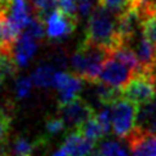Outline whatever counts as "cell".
<instances>
[{
	"mask_svg": "<svg viewBox=\"0 0 156 156\" xmlns=\"http://www.w3.org/2000/svg\"><path fill=\"white\" fill-rule=\"evenodd\" d=\"M111 51L103 47L83 41L70 58L74 74L86 82L96 83L105 61L109 58Z\"/></svg>",
	"mask_w": 156,
	"mask_h": 156,
	"instance_id": "2",
	"label": "cell"
},
{
	"mask_svg": "<svg viewBox=\"0 0 156 156\" xmlns=\"http://www.w3.org/2000/svg\"><path fill=\"white\" fill-rule=\"evenodd\" d=\"M77 11L81 17H87L94 12V0H77Z\"/></svg>",
	"mask_w": 156,
	"mask_h": 156,
	"instance_id": "29",
	"label": "cell"
},
{
	"mask_svg": "<svg viewBox=\"0 0 156 156\" xmlns=\"http://www.w3.org/2000/svg\"><path fill=\"white\" fill-rule=\"evenodd\" d=\"M44 25L46 23L43 22L41 18L34 17V18H31V21L29 22V25L26 26L23 33H26L27 35H30L31 38L35 39V41H39V39H43V37H44V33H46Z\"/></svg>",
	"mask_w": 156,
	"mask_h": 156,
	"instance_id": "25",
	"label": "cell"
},
{
	"mask_svg": "<svg viewBox=\"0 0 156 156\" xmlns=\"http://www.w3.org/2000/svg\"><path fill=\"white\" fill-rule=\"evenodd\" d=\"M138 105L121 96L111 105L112 111V130L120 138H128L135 128Z\"/></svg>",
	"mask_w": 156,
	"mask_h": 156,
	"instance_id": "4",
	"label": "cell"
},
{
	"mask_svg": "<svg viewBox=\"0 0 156 156\" xmlns=\"http://www.w3.org/2000/svg\"><path fill=\"white\" fill-rule=\"evenodd\" d=\"M0 156H8V155H5V154H2V155H0ZM9 156H11V155H9Z\"/></svg>",
	"mask_w": 156,
	"mask_h": 156,
	"instance_id": "35",
	"label": "cell"
},
{
	"mask_svg": "<svg viewBox=\"0 0 156 156\" xmlns=\"http://www.w3.org/2000/svg\"><path fill=\"white\" fill-rule=\"evenodd\" d=\"M58 113L68 128L77 130L87 120L91 119L95 115V112L91 104L82 100L81 98H77L70 103L58 104Z\"/></svg>",
	"mask_w": 156,
	"mask_h": 156,
	"instance_id": "5",
	"label": "cell"
},
{
	"mask_svg": "<svg viewBox=\"0 0 156 156\" xmlns=\"http://www.w3.org/2000/svg\"><path fill=\"white\" fill-rule=\"evenodd\" d=\"M11 122H12V115L9 112V109L0 112V150L8 142Z\"/></svg>",
	"mask_w": 156,
	"mask_h": 156,
	"instance_id": "24",
	"label": "cell"
},
{
	"mask_svg": "<svg viewBox=\"0 0 156 156\" xmlns=\"http://www.w3.org/2000/svg\"><path fill=\"white\" fill-rule=\"evenodd\" d=\"M96 89H95V95L98 98L100 104H103L104 107H111L112 104L117 101L121 96V90L112 87L109 85L101 83V82H96L95 83Z\"/></svg>",
	"mask_w": 156,
	"mask_h": 156,
	"instance_id": "18",
	"label": "cell"
},
{
	"mask_svg": "<svg viewBox=\"0 0 156 156\" xmlns=\"http://www.w3.org/2000/svg\"><path fill=\"white\" fill-rule=\"evenodd\" d=\"M150 2V0H148ZM140 33L147 41L156 47V17L148 11V5L144 9L142 22H140Z\"/></svg>",
	"mask_w": 156,
	"mask_h": 156,
	"instance_id": "19",
	"label": "cell"
},
{
	"mask_svg": "<svg viewBox=\"0 0 156 156\" xmlns=\"http://www.w3.org/2000/svg\"><path fill=\"white\" fill-rule=\"evenodd\" d=\"M154 70H156V66H155V69H154ZM154 70H152V72H154Z\"/></svg>",
	"mask_w": 156,
	"mask_h": 156,
	"instance_id": "37",
	"label": "cell"
},
{
	"mask_svg": "<svg viewBox=\"0 0 156 156\" xmlns=\"http://www.w3.org/2000/svg\"><path fill=\"white\" fill-rule=\"evenodd\" d=\"M34 148H35V143L30 142L25 136H16L11 143L9 155L11 156H33Z\"/></svg>",
	"mask_w": 156,
	"mask_h": 156,
	"instance_id": "20",
	"label": "cell"
},
{
	"mask_svg": "<svg viewBox=\"0 0 156 156\" xmlns=\"http://www.w3.org/2000/svg\"><path fill=\"white\" fill-rule=\"evenodd\" d=\"M57 9L65 13L66 16L78 20V11H77V0H56Z\"/></svg>",
	"mask_w": 156,
	"mask_h": 156,
	"instance_id": "26",
	"label": "cell"
},
{
	"mask_svg": "<svg viewBox=\"0 0 156 156\" xmlns=\"http://www.w3.org/2000/svg\"><path fill=\"white\" fill-rule=\"evenodd\" d=\"M51 156H69L68 155V152L64 150V147H61V148H58V150H56L55 152H53Z\"/></svg>",
	"mask_w": 156,
	"mask_h": 156,
	"instance_id": "32",
	"label": "cell"
},
{
	"mask_svg": "<svg viewBox=\"0 0 156 156\" xmlns=\"http://www.w3.org/2000/svg\"><path fill=\"white\" fill-rule=\"evenodd\" d=\"M66 125L61 117H52V119L47 120L46 122V130L50 135H57L61 131H64Z\"/></svg>",
	"mask_w": 156,
	"mask_h": 156,
	"instance_id": "27",
	"label": "cell"
},
{
	"mask_svg": "<svg viewBox=\"0 0 156 156\" xmlns=\"http://www.w3.org/2000/svg\"><path fill=\"white\" fill-rule=\"evenodd\" d=\"M147 2V0H98V4L100 7L105 8L107 11L116 13L117 16L125 13L131 8L140 7Z\"/></svg>",
	"mask_w": 156,
	"mask_h": 156,
	"instance_id": "15",
	"label": "cell"
},
{
	"mask_svg": "<svg viewBox=\"0 0 156 156\" xmlns=\"http://www.w3.org/2000/svg\"><path fill=\"white\" fill-rule=\"evenodd\" d=\"M121 95L135 105L151 103L156 98V89L152 73L139 72L121 90Z\"/></svg>",
	"mask_w": 156,
	"mask_h": 156,
	"instance_id": "3",
	"label": "cell"
},
{
	"mask_svg": "<svg viewBox=\"0 0 156 156\" xmlns=\"http://www.w3.org/2000/svg\"><path fill=\"white\" fill-rule=\"evenodd\" d=\"M135 74L136 73L134 70H131L130 68L124 65L122 62H120L119 60L109 56V58L105 61L103 69L100 72L98 82H101V83L122 90Z\"/></svg>",
	"mask_w": 156,
	"mask_h": 156,
	"instance_id": "6",
	"label": "cell"
},
{
	"mask_svg": "<svg viewBox=\"0 0 156 156\" xmlns=\"http://www.w3.org/2000/svg\"><path fill=\"white\" fill-rule=\"evenodd\" d=\"M152 76H154V81H155V89H156V70L152 72Z\"/></svg>",
	"mask_w": 156,
	"mask_h": 156,
	"instance_id": "33",
	"label": "cell"
},
{
	"mask_svg": "<svg viewBox=\"0 0 156 156\" xmlns=\"http://www.w3.org/2000/svg\"><path fill=\"white\" fill-rule=\"evenodd\" d=\"M126 140L131 156H156V135L134 128Z\"/></svg>",
	"mask_w": 156,
	"mask_h": 156,
	"instance_id": "9",
	"label": "cell"
},
{
	"mask_svg": "<svg viewBox=\"0 0 156 156\" xmlns=\"http://www.w3.org/2000/svg\"><path fill=\"white\" fill-rule=\"evenodd\" d=\"M7 18L18 30H23L31 21L27 0H12Z\"/></svg>",
	"mask_w": 156,
	"mask_h": 156,
	"instance_id": "13",
	"label": "cell"
},
{
	"mask_svg": "<svg viewBox=\"0 0 156 156\" xmlns=\"http://www.w3.org/2000/svg\"><path fill=\"white\" fill-rule=\"evenodd\" d=\"M135 129L156 135V103L138 105L135 119Z\"/></svg>",
	"mask_w": 156,
	"mask_h": 156,
	"instance_id": "12",
	"label": "cell"
},
{
	"mask_svg": "<svg viewBox=\"0 0 156 156\" xmlns=\"http://www.w3.org/2000/svg\"><path fill=\"white\" fill-rule=\"evenodd\" d=\"M31 8L34 9L35 17L41 18L43 22L47 20V17L55 11V7H57L56 0H30Z\"/></svg>",
	"mask_w": 156,
	"mask_h": 156,
	"instance_id": "22",
	"label": "cell"
},
{
	"mask_svg": "<svg viewBox=\"0 0 156 156\" xmlns=\"http://www.w3.org/2000/svg\"><path fill=\"white\" fill-rule=\"evenodd\" d=\"M56 73V68L53 65H41L33 72L31 81L37 87H50L53 86Z\"/></svg>",
	"mask_w": 156,
	"mask_h": 156,
	"instance_id": "17",
	"label": "cell"
},
{
	"mask_svg": "<svg viewBox=\"0 0 156 156\" xmlns=\"http://www.w3.org/2000/svg\"><path fill=\"white\" fill-rule=\"evenodd\" d=\"M111 57H113L116 60H119L120 62H122L124 65L130 68V69L134 70L135 73L142 72V66H140L139 58L130 44H122L121 47L113 50L111 52Z\"/></svg>",
	"mask_w": 156,
	"mask_h": 156,
	"instance_id": "14",
	"label": "cell"
},
{
	"mask_svg": "<svg viewBox=\"0 0 156 156\" xmlns=\"http://www.w3.org/2000/svg\"><path fill=\"white\" fill-rule=\"evenodd\" d=\"M62 147L69 156H89L92 154L95 143L85 138L80 131L73 130L66 135Z\"/></svg>",
	"mask_w": 156,
	"mask_h": 156,
	"instance_id": "10",
	"label": "cell"
},
{
	"mask_svg": "<svg viewBox=\"0 0 156 156\" xmlns=\"http://www.w3.org/2000/svg\"><path fill=\"white\" fill-rule=\"evenodd\" d=\"M53 66H57V68H65L66 66V56L62 51H58L53 55Z\"/></svg>",
	"mask_w": 156,
	"mask_h": 156,
	"instance_id": "30",
	"label": "cell"
},
{
	"mask_svg": "<svg viewBox=\"0 0 156 156\" xmlns=\"http://www.w3.org/2000/svg\"><path fill=\"white\" fill-rule=\"evenodd\" d=\"M53 87L58 91V104H66L76 100L83 87V80L74 73L57 72L53 80Z\"/></svg>",
	"mask_w": 156,
	"mask_h": 156,
	"instance_id": "7",
	"label": "cell"
},
{
	"mask_svg": "<svg viewBox=\"0 0 156 156\" xmlns=\"http://www.w3.org/2000/svg\"><path fill=\"white\" fill-rule=\"evenodd\" d=\"M89 156H96V154H91V155H89Z\"/></svg>",
	"mask_w": 156,
	"mask_h": 156,
	"instance_id": "36",
	"label": "cell"
},
{
	"mask_svg": "<svg viewBox=\"0 0 156 156\" xmlns=\"http://www.w3.org/2000/svg\"><path fill=\"white\" fill-rule=\"evenodd\" d=\"M96 156H128L126 151L119 142L115 140H104L99 144L96 150Z\"/></svg>",
	"mask_w": 156,
	"mask_h": 156,
	"instance_id": "23",
	"label": "cell"
},
{
	"mask_svg": "<svg viewBox=\"0 0 156 156\" xmlns=\"http://www.w3.org/2000/svg\"><path fill=\"white\" fill-rule=\"evenodd\" d=\"M85 41L111 52L121 47L122 42L117 34V17L105 8L98 5L87 21Z\"/></svg>",
	"mask_w": 156,
	"mask_h": 156,
	"instance_id": "1",
	"label": "cell"
},
{
	"mask_svg": "<svg viewBox=\"0 0 156 156\" xmlns=\"http://www.w3.org/2000/svg\"><path fill=\"white\" fill-rule=\"evenodd\" d=\"M77 22V18L69 17L58 9H55L44 21L46 33L52 41H61L76 30Z\"/></svg>",
	"mask_w": 156,
	"mask_h": 156,
	"instance_id": "8",
	"label": "cell"
},
{
	"mask_svg": "<svg viewBox=\"0 0 156 156\" xmlns=\"http://www.w3.org/2000/svg\"><path fill=\"white\" fill-rule=\"evenodd\" d=\"M3 78H4V77H3L2 74H0V87H2V82H3Z\"/></svg>",
	"mask_w": 156,
	"mask_h": 156,
	"instance_id": "34",
	"label": "cell"
},
{
	"mask_svg": "<svg viewBox=\"0 0 156 156\" xmlns=\"http://www.w3.org/2000/svg\"><path fill=\"white\" fill-rule=\"evenodd\" d=\"M33 81H31V77H23L21 80L17 81L16 83V95L18 99H23L29 95V92L31 91V87H33Z\"/></svg>",
	"mask_w": 156,
	"mask_h": 156,
	"instance_id": "28",
	"label": "cell"
},
{
	"mask_svg": "<svg viewBox=\"0 0 156 156\" xmlns=\"http://www.w3.org/2000/svg\"><path fill=\"white\" fill-rule=\"evenodd\" d=\"M77 131H80L85 138H87L89 140H91V142H94V143L107 135L104 128L100 125V122L98 121L95 115L92 116L91 119L87 120L82 126H80V128L77 129Z\"/></svg>",
	"mask_w": 156,
	"mask_h": 156,
	"instance_id": "16",
	"label": "cell"
},
{
	"mask_svg": "<svg viewBox=\"0 0 156 156\" xmlns=\"http://www.w3.org/2000/svg\"><path fill=\"white\" fill-rule=\"evenodd\" d=\"M17 62L14 60L13 51L0 50V74L3 77L14 76L17 72Z\"/></svg>",
	"mask_w": 156,
	"mask_h": 156,
	"instance_id": "21",
	"label": "cell"
},
{
	"mask_svg": "<svg viewBox=\"0 0 156 156\" xmlns=\"http://www.w3.org/2000/svg\"><path fill=\"white\" fill-rule=\"evenodd\" d=\"M148 11L156 17V0H150L148 2Z\"/></svg>",
	"mask_w": 156,
	"mask_h": 156,
	"instance_id": "31",
	"label": "cell"
},
{
	"mask_svg": "<svg viewBox=\"0 0 156 156\" xmlns=\"http://www.w3.org/2000/svg\"><path fill=\"white\" fill-rule=\"evenodd\" d=\"M38 41H35L26 33H22L17 43L13 47V56L18 66H25L30 58L35 55L38 48Z\"/></svg>",
	"mask_w": 156,
	"mask_h": 156,
	"instance_id": "11",
	"label": "cell"
}]
</instances>
